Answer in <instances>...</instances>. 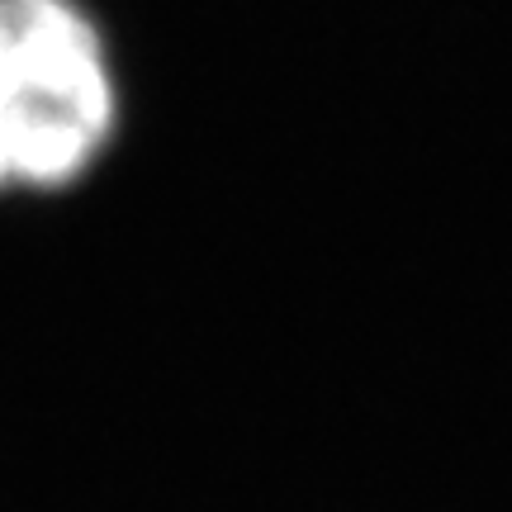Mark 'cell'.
<instances>
[{"instance_id":"1","label":"cell","mask_w":512,"mask_h":512,"mask_svg":"<svg viewBox=\"0 0 512 512\" xmlns=\"http://www.w3.org/2000/svg\"><path fill=\"white\" fill-rule=\"evenodd\" d=\"M114 133V81L72 0H0V190H57Z\"/></svg>"}]
</instances>
